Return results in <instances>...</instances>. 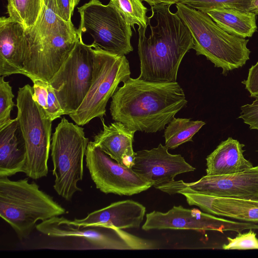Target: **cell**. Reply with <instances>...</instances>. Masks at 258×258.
Listing matches in <instances>:
<instances>
[{
  "instance_id": "34",
  "label": "cell",
  "mask_w": 258,
  "mask_h": 258,
  "mask_svg": "<svg viewBox=\"0 0 258 258\" xmlns=\"http://www.w3.org/2000/svg\"><path fill=\"white\" fill-rule=\"evenodd\" d=\"M147 3L150 6H155L160 5H170L176 4L179 3L180 0H142Z\"/></svg>"
},
{
  "instance_id": "27",
  "label": "cell",
  "mask_w": 258,
  "mask_h": 258,
  "mask_svg": "<svg viewBox=\"0 0 258 258\" xmlns=\"http://www.w3.org/2000/svg\"><path fill=\"white\" fill-rule=\"evenodd\" d=\"M14 95L9 82L0 77V130H2L13 120L11 118V112L14 106L13 101Z\"/></svg>"
},
{
  "instance_id": "5",
  "label": "cell",
  "mask_w": 258,
  "mask_h": 258,
  "mask_svg": "<svg viewBox=\"0 0 258 258\" xmlns=\"http://www.w3.org/2000/svg\"><path fill=\"white\" fill-rule=\"evenodd\" d=\"M89 142L84 128L64 117L52 134L50 149L55 177L53 188L67 201L82 190L78 183L83 178L84 160Z\"/></svg>"
},
{
  "instance_id": "30",
  "label": "cell",
  "mask_w": 258,
  "mask_h": 258,
  "mask_svg": "<svg viewBox=\"0 0 258 258\" xmlns=\"http://www.w3.org/2000/svg\"><path fill=\"white\" fill-rule=\"evenodd\" d=\"M31 80L33 83V98L47 112L48 82L39 79Z\"/></svg>"
},
{
  "instance_id": "4",
  "label": "cell",
  "mask_w": 258,
  "mask_h": 258,
  "mask_svg": "<svg viewBox=\"0 0 258 258\" xmlns=\"http://www.w3.org/2000/svg\"><path fill=\"white\" fill-rule=\"evenodd\" d=\"M176 13L191 33L196 54L203 55L215 67L229 71L241 68L249 59L248 39L231 35L221 28L206 13L176 4Z\"/></svg>"
},
{
  "instance_id": "12",
  "label": "cell",
  "mask_w": 258,
  "mask_h": 258,
  "mask_svg": "<svg viewBox=\"0 0 258 258\" xmlns=\"http://www.w3.org/2000/svg\"><path fill=\"white\" fill-rule=\"evenodd\" d=\"M85 158L86 167L96 188L105 194L132 196L152 186L132 168L118 163L92 141L88 143Z\"/></svg>"
},
{
  "instance_id": "10",
  "label": "cell",
  "mask_w": 258,
  "mask_h": 258,
  "mask_svg": "<svg viewBox=\"0 0 258 258\" xmlns=\"http://www.w3.org/2000/svg\"><path fill=\"white\" fill-rule=\"evenodd\" d=\"M82 35L58 71L48 82L64 115L75 112L90 88L93 70L94 48L84 43Z\"/></svg>"
},
{
  "instance_id": "25",
  "label": "cell",
  "mask_w": 258,
  "mask_h": 258,
  "mask_svg": "<svg viewBox=\"0 0 258 258\" xmlns=\"http://www.w3.org/2000/svg\"><path fill=\"white\" fill-rule=\"evenodd\" d=\"M142 0H110L109 4L114 6L134 30L135 25L147 29L148 9Z\"/></svg>"
},
{
  "instance_id": "18",
  "label": "cell",
  "mask_w": 258,
  "mask_h": 258,
  "mask_svg": "<svg viewBox=\"0 0 258 258\" xmlns=\"http://www.w3.org/2000/svg\"><path fill=\"white\" fill-rule=\"evenodd\" d=\"M26 30L10 17L0 18V75H23Z\"/></svg>"
},
{
  "instance_id": "6",
  "label": "cell",
  "mask_w": 258,
  "mask_h": 258,
  "mask_svg": "<svg viewBox=\"0 0 258 258\" xmlns=\"http://www.w3.org/2000/svg\"><path fill=\"white\" fill-rule=\"evenodd\" d=\"M17 116L25 142L27 161L24 173L33 179L46 177L50 148L51 119L46 111L33 98V87L19 88L17 97Z\"/></svg>"
},
{
  "instance_id": "2",
  "label": "cell",
  "mask_w": 258,
  "mask_h": 258,
  "mask_svg": "<svg viewBox=\"0 0 258 258\" xmlns=\"http://www.w3.org/2000/svg\"><path fill=\"white\" fill-rule=\"evenodd\" d=\"M170 5L151 7L156 21L151 30L139 27L138 54L140 75L144 80L155 82H176L177 73L185 54L194 47V40L187 27L178 14L170 10Z\"/></svg>"
},
{
  "instance_id": "22",
  "label": "cell",
  "mask_w": 258,
  "mask_h": 258,
  "mask_svg": "<svg viewBox=\"0 0 258 258\" xmlns=\"http://www.w3.org/2000/svg\"><path fill=\"white\" fill-rule=\"evenodd\" d=\"M227 33L243 38L251 37L257 30L256 14L233 8H218L205 12Z\"/></svg>"
},
{
  "instance_id": "28",
  "label": "cell",
  "mask_w": 258,
  "mask_h": 258,
  "mask_svg": "<svg viewBox=\"0 0 258 258\" xmlns=\"http://www.w3.org/2000/svg\"><path fill=\"white\" fill-rule=\"evenodd\" d=\"M228 243L222 245L224 250L258 249V238L256 233L250 229L247 232H238L234 238L227 237Z\"/></svg>"
},
{
  "instance_id": "23",
  "label": "cell",
  "mask_w": 258,
  "mask_h": 258,
  "mask_svg": "<svg viewBox=\"0 0 258 258\" xmlns=\"http://www.w3.org/2000/svg\"><path fill=\"white\" fill-rule=\"evenodd\" d=\"M205 124L201 120L174 117L164 131L165 146L168 149H174L183 143L192 141L194 136Z\"/></svg>"
},
{
  "instance_id": "8",
  "label": "cell",
  "mask_w": 258,
  "mask_h": 258,
  "mask_svg": "<svg viewBox=\"0 0 258 258\" xmlns=\"http://www.w3.org/2000/svg\"><path fill=\"white\" fill-rule=\"evenodd\" d=\"M78 12L80 16L78 31L93 38L94 48L119 56L133 50L131 26L114 6L90 0L78 8Z\"/></svg>"
},
{
  "instance_id": "14",
  "label": "cell",
  "mask_w": 258,
  "mask_h": 258,
  "mask_svg": "<svg viewBox=\"0 0 258 258\" xmlns=\"http://www.w3.org/2000/svg\"><path fill=\"white\" fill-rule=\"evenodd\" d=\"M184 187L196 192L213 197L258 199V165L235 173L206 175L190 183L175 181L169 188L170 193L177 194Z\"/></svg>"
},
{
  "instance_id": "9",
  "label": "cell",
  "mask_w": 258,
  "mask_h": 258,
  "mask_svg": "<svg viewBox=\"0 0 258 258\" xmlns=\"http://www.w3.org/2000/svg\"><path fill=\"white\" fill-rule=\"evenodd\" d=\"M41 233L54 238L77 239L80 249H152L155 243L122 229L102 226L79 227L71 220L56 216L36 226Z\"/></svg>"
},
{
  "instance_id": "36",
  "label": "cell",
  "mask_w": 258,
  "mask_h": 258,
  "mask_svg": "<svg viewBox=\"0 0 258 258\" xmlns=\"http://www.w3.org/2000/svg\"><path fill=\"white\" fill-rule=\"evenodd\" d=\"M251 11L256 14V15H258V7L255 8Z\"/></svg>"
},
{
  "instance_id": "19",
  "label": "cell",
  "mask_w": 258,
  "mask_h": 258,
  "mask_svg": "<svg viewBox=\"0 0 258 258\" xmlns=\"http://www.w3.org/2000/svg\"><path fill=\"white\" fill-rule=\"evenodd\" d=\"M103 129L94 137L93 143L118 163L132 168L135 152L133 148L135 131L115 121L109 125L101 119Z\"/></svg>"
},
{
  "instance_id": "13",
  "label": "cell",
  "mask_w": 258,
  "mask_h": 258,
  "mask_svg": "<svg viewBox=\"0 0 258 258\" xmlns=\"http://www.w3.org/2000/svg\"><path fill=\"white\" fill-rule=\"evenodd\" d=\"M142 226L145 231L153 229H180L196 231L213 230L240 232L246 229H258L254 223L237 222L217 217L198 209H186L181 206H173L166 213L154 211L146 215Z\"/></svg>"
},
{
  "instance_id": "20",
  "label": "cell",
  "mask_w": 258,
  "mask_h": 258,
  "mask_svg": "<svg viewBox=\"0 0 258 258\" xmlns=\"http://www.w3.org/2000/svg\"><path fill=\"white\" fill-rule=\"evenodd\" d=\"M26 161L25 142L16 117L0 130V177L24 173Z\"/></svg>"
},
{
  "instance_id": "7",
  "label": "cell",
  "mask_w": 258,
  "mask_h": 258,
  "mask_svg": "<svg viewBox=\"0 0 258 258\" xmlns=\"http://www.w3.org/2000/svg\"><path fill=\"white\" fill-rule=\"evenodd\" d=\"M94 53L90 88L79 107L69 115L80 126L88 124L94 118H103L107 103L119 84L130 78L129 62L125 55L113 54L98 48H94Z\"/></svg>"
},
{
  "instance_id": "35",
  "label": "cell",
  "mask_w": 258,
  "mask_h": 258,
  "mask_svg": "<svg viewBox=\"0 0 258 258\" xmlns=\"http://www.w3.org/2000/svg\"><path fill=\"white\" fill-rule=\"evenodd\" d=\"M80 0H71L72 6L74 9L75 7L78 4Z\"/></svg>"
},
{
  "instance_id": "32",
  "label": "cell",
  "mask_w": 258,
  "mask_h": 258,
  "mask_svg": "<svg viewBox=\"0 0 258 258\" xmlns=\"http://www.w3.org/2000/svg\"><path fill=\"white\" fill-rule=\"evenodd\" d=\"M251 97H258V61L248 70L247 79L241 82Z\"/></svg>"
},
{
  "instance_id": "26",
  "label": "cell",
  "mask_w": 258,
  "mask_h": 258,
  "mask_svg": "<svg viewBox=\"0 0 258 258\" xmlns=\"http://www.w3.org/2000/svg\"><path fill=\"white\" fill-rule=\"evenodd\" d=\"M256 0H180L190 8L203 12L218 8H233L243 11H251L255 8Z\"/></svg>"
},
{
  "instance_id": "24",
  "label": "cell",
  "mask_w": 258,
  "mask_h": 258,
  "mask_svg": "<svg viewBox=\"0 0 258 258\" xmlns=\"http://www.w3.org/2000/svg\"><path fill=\"white\" fill-rule=\"evenodd\" d=\"M9 17L21 23L26 31L38 21L43 8V0H7Z\"/></svg>"
},
{
  "instance_id": "31",
  "label": "cell",
  "mask_w": 258,
  "mask_h": 258,
  "mask_svg": "<svg viewBox=\"0 0 258 258\" xmlns=\"http://www.w3.org/2000/svg\"><path fill=\"white\" fill-rule=\"evenodd\" d=\"M47 113L53 121L61 115L63 111L52 87L48 83Z\"/></svg>"
},
{
  "instance_id": "16",
  "label": "cell",
  "mask_w": 258,
  "mask_h": 258,
  "mask_svg": "<svg viewBox=\"0 0 258 258\" xmlns=\"http://www.w3.org/2000/svg\"><path fill=\"white\" fill-rule=\"evenodd\" d=\"M177 194L183 195L189 205L197 206L206 213L258 223V199L213 197L194 192L186 187L181 188Z\"/></svg>"
},
{
  "instance_id": "21",
  "label": "cell",
  "mask_w": 258,
  "mask_h": 258,
  "mask_svg": "<svg viewBox=\"0 0 258 258\" xmlns=\"http://www.w3.org/2000/svg\"><path fill=\"white\" fill-rule=\"evenodd\" d=\"M245 145L229 137L221 142L206 158L207 175L235 173L253 167L243 156Z\"/></svg>"
},
{
  "instance_id": "38",
  "label": "cell",
  "mask_w": 258,
  "mask_h": 258,
  "mask_svg": "<svg viewBox=\"0 0 258 258\" xmlns=\"http://www.w3.org/2000/svg\"><path fill=\"white\" fill-rule=\"evenodd\" d=\"M257 151L258 152V150Z\"/></svg>"
},
{
  "instance_id": "29",
  "label": "cell",
  "mask_w": 258,
  "mask_h": 258,
  "mask_svg": "<svg viewBox=\"0 0 258 258\" xmlns=\"http://www.w3.org/2000/svg\"><path fill=\"white\" fill-rule=\"evenodd\" d=\"M239 118L243 119L244 123L249 125L251 130H258V97L250 104H246L240 107Z\"/></svg>"
},
{
  "instance_id": "33",
  "label": "cell",
  "mask_w": 258,
  "mask_h": 258,
  "mask_svg": "<svg viewBox=\"0 0 258 258\" xmlns=\"http://www.w3.org/2000/svg\"><path fill=\"white\" fill-rule=\"evenodd\" d=\"M55 9L58 16L64 21L72 22L74 9L71 0H54Z\"/></svg>"
},
{
  "instance_id": "11",
  "label": "cell",
  "mask_w": 258,
  "mask_h": 258,
  "mask_svg": "<svg viewBox=\"0 0 258 258\" xmlns=\"http://www.w3.org/2000/svg\"><path fill=\"white\" fill-rule=\"evenodd\" d=\"M82 35L72 22H67L52 33L26 44L23 75L48 82L58 71Z\"/></svg>"
},
{
  "instance_id": "37",
  "label": "cell",
  "mask_w": 258,
  "mask_h": 258,
  "mask_svg": "<svg viewBox=\"0 0 258 258\" xmlns=\"http://www.w3.org/2000/svg\"><path fill=\"white\" fill-rule=\"evenodd\" d=\"M51 0H43L44 4L45 5H47V4Z\"/></svg>"
},
{
  "instance_id": "15",
  "label": "cell",
  "mask_w": 258,
  "mask_h": 258,
  "mask_svg": "<svg viewBox=\"0 0 258 258\" xmlns=\"http://www.w3.org/2000/svg\"><path fill=\"white\" fill-rule=\"evenodd\" d=\"M132 169L159 190L173 183L176 175L196 169L181 155L169 153L161 144L151 150L135 152Z\"/></svg>"
},
{
  "instance_id": "1",
  "label": "cell",
  "mask_w": 258,
  "mask_h": 258,
  "mask_svg": "<svg viewBox=\"0 0 258 258\" xmlns=\"http://www.w3.org/2000/svg\"><path fill=\"white\" fill-rule=\"evenodd\" d=\"M110 111L115 121L135 132L164 129L187 103L177 82H155L130 78L111 97Z\"/></svg>"
},
{
  "instance_id": "17",
  "label": "cell",
  "mask_w": 258,
  "mask_h": 258,
  "mask_svg": "<svg viewBox=\"0 0 258 258\" xmlns=\"http://www.w3.org/2000/svg\"><path fill=\"white\" fill-rule=\"evenodd\" d=\"M146 208L131 200L113 203L89 213L85 218L71 222L79 227L102 226L124 229L139 228L143 221Z\"/></svg>"
},
{
  "instance_id": "3",
  "label": "cell",
  "mask_w": 258,
  "mask_h": 258,
  "mask_svg": "<svg viewBox=\"0 0 258 258\" xmlns=\"http://www.w3.org/2000/svg\"><path fill=\"white\" fill-rule=\"evenodd\" d=\"M66 213L64 208L28 178L11 180L8 177H0V216L20 240L31 234L38 221Z\"/></svg>"
}]
</instances>
